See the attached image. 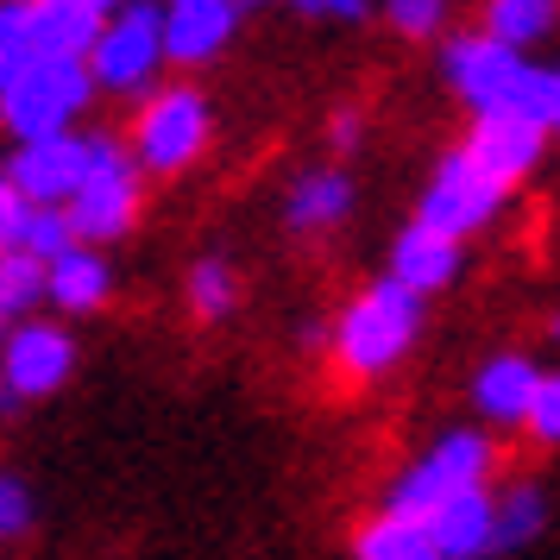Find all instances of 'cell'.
Returning a JSON list of instances; mask_svg holds the SVG:
<instances>
[{"label":"cell","mask_w":560,"mask_h":560,"mask_svg":"<svg viewBox=\"0 0 560 560\" xmlns=\"http://www.w3.org/2000/svg\"><path fill=\"white\" fill-rule=\"evenodd\" d=\"M416 340H422V296H409L397 278H372L334 315L328 353L353 384H378L384 372L404 365Z\"/></svg>","instance_id":"obj_1"},{"label":"cell","mask_w":560,"mask_h":560,"mask_svg":"<svg viewBox=\"0 0 560 560\" xmlns=\"http://www.w3.org/2000/svg\"><path fill=\"white\" fill-rule=\"evenodd\" d=\"M145 171L132 164L127 139H114V132H82V177L70 189V228H77L82 246H107V240H120L132 233L139 221V202H145Z\"/></svg>","instance_id":"obj_2"},{"label":"cell","mask_w":560,"mask_h":560,"mask_svg":"<svg viewBox=\"0 0 560 560\" xmlns=\"http://www.w3.org/2000/svg\"><path fill=\"white\" fill-rule=\"evenodd\" d=\"M491 472H498V441H491V429H447L409 459V472L390 485L384 510L390 516H409V523H429L447 498L491 485Z\"/></svg>","instance_id":"obj_3"},{"label":"cell","mask_w":560,"mask_h":560,"mask_svg":"<svg viewBox=\"0 0 560 560\" xmlns=\"http://www.w3.org/2000/svg\"><path fill=\"white\" fill-rule=\"evenodd\" d=\"M441 77L472 114H498V107H523L541 120V63L510 51L485 32H454L441 45Z\"/></svg>","instance_id":"obj_4"},{"label":"cell","mask_w":560,"mask_h":560,"mask_svg":"<svg viewBox=\"0 0 560 560\" xmlns=\"http://www.w3.org/2000/svg\"><path fill=\"white\" fill-rule=\"evenodd\" d=\"M208 139H214V107H208V95L196 82H171V89H152L139 102L127 152L152 177H183L208 152Z\"/></svg>","instance_id":"obj_5"},{"label":"cell","mask_w":560,"mask_h":560,"mask_svg":"<svg viewBox=\"0 0 560 560\" xmlns=\"http://www.w3.org/2000/svg\"><path fill=\"white\" fill-rule=\"evenodd\" d=\"M89 95H95V82H89L82 57H32L26 70L0 89V127L20 145L70 132V120L89 107Z\"/></svg>","instance_id":"obj_6"},{"label":"cell","mask_w":560,"mask_h":560,"mask_svg":"<svg viewBox=\"0 0 560 560\" xmlns=\"http://www.w3.org/2000/svg\"><path fill=\"white\" fill-rule=\"evenodd\" d=\"M82 63H89V82L107 89V95H139V89H152L158 63H164L158 0H127V7H114Z\"/></svg>","instance_id":"obj_7"},{"label":"cell","mask_w":560,"mask_h":560,"mask_svg":"<svg viewBox=\"0 0 560 560\" xmlns=\"http://www.w3.org/2000/svg\"><path fill=\"white\" fill-rule=\"evenodd\" d=\"M510 189L491 171H479L472 158H466V145H454V152H441V164H434V177L422 183V202H416V221L434 233H447V240H472V233H485L498 214H504Z\"/></svg>","instance_id":"obj_8"},{"label":"cell","mask_w":560,"mask_h":560,"mask_svg":"<svg viewBox=\"0 0 560 560\" xmlns=\"http://www.w3.org/2000/svg\"><path fill=\"white\" fill-rule=\"evenodd\" d=\"M77 372V340L57 328V322H13L0 334V409L32 404V397H51L63 390Z\"/></svg>","instance_id":"obj_9"},{"label":"cell","mask_w":560,"mask_h":560,"mask_svg":"<svg viewBox=\"0 0 560 560\" xmlns=\"http://www.w3.org/2000/svg\"><path fill=\"white\" fill-rule=\"evenodd\" d=\"M459 145H466V158H472L479 171H491L504 189H516V183L548 158L555 139H548V127H541L535 114H523V107H498V114H472V132H466Z\"/></svg>","instance_id":"obj_10"},{"label":"cell","mask_w":560,"mask_h":560,"mask_svg":"<svg viewBox=\"0 0 560 560\" xmlns=\"http://www.w3.org/2000/svg\"><path fill=\"white\" fill-rule=\"evenodd\" d=\"M246 0H158V26H164V63H214L240 32Z\"/></svg>","instance_id":"obj_11"},{"label":"cell","mask_w":560,"mask_h":560,"mask_svg":"<svg viewBox=\"0 0 560 560\" xmlns=\"http://www.w3.org/2000/svg\"><path fill=\"white\" fill-rule=\"evenodd\" d=\"M459 271H466V246L447 240V233L422 228V221H409L397 240H390V265H384V278H397L409 296H441V290H454Z\"/></svg>","instance_id":"obj_12"},{"label":"cell","mask_w":560,"mask_h":560,"mask_svg":"<svg viewBox=\"0 0 560 560\" xmlns=\"http://www.w3.org/2000/svg\"><path fill=\"white\" fill-rule=\"evenodd\" d=\"M82 177V139L77 132H51V139H26L7 158V183L26 196L32 208H63Z\"/></svg>","instance_id":"obj_13"},{"label":"cell","mask_w":560,"mask_h":560,"mask_svg":"<svg viewBox=\"0 0 560 560\" xmlns=\"http://www.w3.org/2000/svg\"><path fill=\"white\" fill-rule=\"evenodd\" d=\"M491 510H498V491H491V485L447 498V504L422 523L429 555H441V560H485L491 555Z\"/></svg>","instance_id":"obj_14"},{"label":"cell","mask_w":560,"mask_h":560,"mask_svg":"<svg viewBox=\"0 0 560 560\" xmlns=\"http://www.w3.org/2000/svg\"><path fill=\"white\" fill-rule=\"evenodd\" d=\"M535 378H541V365H535L529 353H491L479 372H472V409H479L491 429H523Z\"/></svg>","instance_id":"obj_15"},{"label":"cell","mask_w":560,"mask_h":560,"mask_svg":"<svg viewBox=\"0 0 560 560\" xmlns=\"http://www.w3.org/2000/svg\"><path fill=\"white\" fill-rule=\"evenodd\" d=\"M347 214H353V177L334 171V164L303 171L283 196V228L290 233H334Z\"/></svg>","instance_id":"obj_16"},{"label":"cell","mask_w":560,"mask_h":560,"mask_svg":"<svg viewBox=\"0 0 560 560\" xmlns=\"http://www.w3.org/2000/svg\"><path fill=\"white\" fill-rule=\"evenodd\" d=\"M107 296H114V265L102 258V246H70L45 265V303H57L63 315H95Z\"/></svg>","instance_id":"obj_17"},{"label":"cell","mask_w":560,"mask_h":560,"mask_svg":"<svg viewBox=\"0 0 560 560\" xmlns=\"http://www.w3.org/2000/svg\"><path fill=\"white\" fill-rule=\"evenodd\" d=\"M102 20L77 0H26V45L32 57H89Z\"/></svg>","instance_id":"obj_18"},{"label":"cell","mask_w":560,"mask_h":560,"mask_svg":"<svg viewBox=\"0 0 560 560\" xmlns=\"http://www.w3.org/2000/svg\"><path fill=\"white\" fill-rule=\"evenodd\" d=\"M560 20V0H485L479 13V32L485 38H498V45H510V51L529 57L548 32H555Z\"/></svg>","instance_id":"obj_19"},{"label":"cell","mask_w":560,"mask_h":560,"mask_svg":"<svg viewBox=\"0 0 560 560\" xmlns=\"http://www.w3.org/2000/svg\"><path fill=\"white\" fill-rule=\"evenodd\" d=\"M541 529H548V491H541V485L516 479L510 491H498V510H491V555H516V548H529Z\"/></svg>","instance_id":"obj_20"},{"label":"cell","mask_w":560,"mask_h":560,"mask_svg":"<svg viewBox=\"0 0 560 560\" xmlns=\"http://www.w3.org/2000/svg\"><path fill=\"white\" fill-rule=\"evenodd\" d=\"M422 548H429L422 523L390 516V510H378L372 523H359V535H353V560H416Z\"/></svg>","instance_id":"obj_21"},{"label":"cell","mask_w":560,"mask_h":560,"mask_svg":"<svg viewBox=\"0 0 560 560\" xmlns=\"http://www.w3.org/2000/svg\"><path fill=\"white\" fill-rule=\"evenodd\" d=\"M189 315L196 322H228L233 315V303H240V278H233V265L228 258H196V271H189Z\"/></svg>","instance_id":"obj_22"},{"label":"cell","mask_w":560,"mask_h":560,"mask_svg":"<svg viewBox=\"0 0 560 560\" xmlns=\"http://www.w3.org/2000/svg\"><path fill=\"white\" fill-rule=\"evenodd\" d=\"M45 303V265L26 253H0V322H26Z\"/></svg>","instance_id":"obj_23"},{"label":"cell","mask_w":560,"mask_h":560,"mask_svg":"<svg viewBox=\"0 0 560 560\" xmlns=\"http://www.w3.org/2000/svg\"><path fill=\"white\" fill-rule=\"evenodd\" d=\"M70 246H82L77 228H70V214H63V208H32L26 228H20V253L38 258V265H51V258H63Z\"/></svg>","instance_id":"obj_24"},{"label":"cell","mask_w":560,"mask_h":560,"mask_svg":"<svg viewBox=\"0 0 560 560\" xmlns=\"http://www.w3.org/2000/svg\"><path fill=\"white\" fill-rule=\"evenodd\" d=\"M523 434H529L535 447H560V372H541V378H535Z\"/></svg>","instance_id":"obj_25"},{"label":"cell","mask_w":560,"mask_h":560,"mask_svg":"<svg viewBox=\"0 0 560 560\" xmlns=\"http://www.w3.org/2000/svg\"><path fill=\"white\" fill-rule=\"evenodd\" d=\"M384 20L404 38H441L447 32V0H384Z\"/></svg>","instance_id":"obj_26"},{"label":"cell","mask_w":560,"mask_h":560,"mask_svg":"<svg viewBox=\"0 0 560 560\" xmlns=\"http://www.w3.org/2000/svg\"><path fill=\"white\" fill-rule=\"evenodd\" d=\"M32 516H38V504H32V485L13 479V472H0V541H20V535L32 529Z\"/></svg>","instance_id":"obj_27"},{"label":"cell","mask_w":560,"mask_h":560,"mask_svg":"<svg viewBox=\"0 0 560 560\" xmlns=\"http://www.w3.org/2000/svg\"><path fill=\"white\" fill-rule=\"evenodd\" d=\"M32 202L7 183V171H0V253H20V228H26Z\"/></svg>","instance_id":"obj_28"},{"label":"cell","mask_w":560,"mask_h":560,"mask_svg":"<svg viewBox=\"0 0 560 560\" xmlns=\"http://www.w3.org/2000/svg\"><path fill=\"white\" fill-rule=\"evenodd\" d=\"M296 13L308 20H334V26H359L372 13V0H296Z\"/></svg>","instance_id":"obj_29"},{"label":"cell","mask_w":560,"mask_h":560,"mask_svg":"<svg viewBox=\"0 0 560 560\" xmlns=\"http://www.w3.org/2000/svg\"><path fill=\"white\" fill-rule=\"evenodd\" d=\"M328 145H334L340 158H353L359 145H365V120H359L353 107H340V114L328 120Z\"/></svg>","instance_id":"obj_30"},{"label":"cell","mask_w":560,"mask_h":560,"mask_svg":"<svg viewBox=\"0 0 560 560\" xmlns=\"http://www.w3.org/2000/svg\"><path fill=\"white\" fill-rule=\"evenodd\" d=\"M0 51H32L26 45V0H0Z\"/></svg>","instance_id":"obj_31"},{"label":"cell","mask_w":560,"mask_h":560,"mask_svg":"<svg viewBox=\"0 0 560 560\" xmlns=\"http://www.w3.org/2000/svg\"><path fill=\"white\" fill-rule=\"evenodd\" d=\"M541 127L560 139V63H541Z\"/></svg>","instance_id":"obj_32"},{"label":"cell","mask_w":560,"mask_h":560,"mask_svg":"<svg viewBox=\"0 0 560 560\" xmlns=\"http://www.w3.org/2000/svg\"><path fill=\"white\" fill-rule=\"evenodd\" d=\"M328 322H308V328H303V347H308V353H322V347H328Z\"/></svg>","instance_id":"obj_33"},{"label":"cell","mask_w":560,"mask_h":560,"mask_svg":"<svg viewBox=\"0 0 560 560\" xmlns=\"http://www.w3.org/2000/svg\"><path fill=\"white\" fill-rule=\"evenodd\" d=\"M77 7H89L95 20H107V13H114V7H127V0H77Z\"/></svg>","instance_id":"obj_34"},{"label":"cell","mask_w":560,"mask_h":560,"mask_svg":"<svg viewBox=\"0 0 560 560\" xmlns=\"http://www.w3.org/2000/svg\"><path fill=\"white\" fill-rule=\"evenodd\" d=\"M548 340H555V347H560V315H555V322H548Z\"/></svg>","instance_id":"obj_35"},{"label":"cell","mask_w":560,"mask_h":560,"mask_svg":"<svg viewBox=\"0 0 560 560\" xmlns=\"http://www.w3.org/2000/svg\"><path fill=\"white\" fill-rule=\"evenodd\" d=\"M416 560H441V555H429V548H422V555H416Z\"/></svg>","instance_id":"obj_36"},{"label":"cell","mask_w":560,"mask_h":560,"mask_svg":"<svg viewBox=\"0 0 560 560\" xmlns=\"http://www.w3.org/2000/svg\"><path fill=\"white\" fill-rule=\"evenodd\" d=\"M271 7H296V0H271Z\"/></svg>","instance_id":"obj_37"},{"label":"cell","mask_w":560,"mask_h":560,"mask_svg":"<svg viewBox=\"0 0 560 560\" xmlns=\"http://www.w3.org/2000/svg\"><path fill=\"white\" fill-rule=\"evenodd\" d=\"M0 334H7V322H0Z\"/></svg>","instance_id":"obj_38"}]
</instances>
